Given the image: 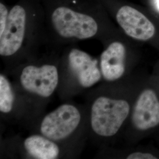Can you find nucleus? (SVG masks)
I'll return each mask as SVG.
<instances>
[{"label":"nucleus","instance_id":"6e6552de","mask_svg":"<svg viewBox=\"0 0 159 159\" xmlns=\"http://www.w3.org/2000/svg\"><path fill=\"white\" fill-rule=\"evenodd\" d=\"M127 50L120 41L110 43L100 58V70L103 78L108 82L122 79L128 70Z\"/></svg>","mask_w":159,"mask_h":159},{"label":"nucleus","instance_id":"ddd939ff","mask_svg":"<svg viewBox=\"0 0 159 159\" xmlns=\"http://www.w3.org/2000/svg\"><path fill=\"white\" fill-rule=\"evenodd\" d=\"M153 137L154 138L156 139V140L159 144V131L155 135H154Z\"/></svg>","mask_w":159,"mask_h":159},{"label":"nucleus","instance_id":"f03ea898","mask_svg":"<svg viewBox=\"0 0 159 159\" xmlns=\"http://www.w3.org/2000/svg\"><path fill=\"white\" fill-rule=\"evenodd\" d=\"M139 91L127 97V94L98 97L91 107V125L94 132L104 138L116 136L129 121Z\"/></svg>","mask_w":159,"mask_h":159},{"label":"nucleus","instance_id":"f8f14e48","mask_svg":"<svg viewBox=\"0 0 159 159\" xmlns=\"http://www.w3.org/2000/svg\"><path fill=\"white\" fill-rule=\"evenodd\" d=\"M8 12L6 6L0 4V34L2 33L6 27V23L8 17Z\"/></svg>","mask_w":159,"mask_h":159},{"label":"nucleus","instance_id":"4468645a","mask_svg":"<svg viewBox=\"0 0 159 159\" xmlns=\"http://www.w3.org/2000/svg\"><path fill=\"white\" fill-rule=\"evenodd\" d=\"M157 6L158 9H159V0H157Z\"/></svg>","mask_w":159,"mask_h":159},{"label":"nucleus","instance_id":"20e7f679","mask_svg":"<svg viewBox=\"0 0 159 159\" xmlns=\"http://www.w3.org/2000/svg\"><path fill=\"white\" fill-rule=\"evenodd\" d=\"M80 120L81 115L77 108L70 104H63L44 117L41 132L52 140H62L76 129Z\"/></svg>","mask_w":159,"mask_h":159},{"label":"nucleus","instance_id":"423d86ee","mask_svg":"<svg viewBox=\"0 0 159 159\" xmlns=\"http://www.w3.org/2000/svg\"><path fill=\"white\" fill-rule=\"evenodd\" d=\"M116 20L125 34L134 40L150 41L157 35V29L148 17L130 6H123L116 15Z\"/></svg>","mask_w":159,"mask_h":159},{"label":"nucleus","instance_id":"1a4fd4ad","mask_svg":"<svg viewBox=\"0 0 159 159\" xmlns=\"http://www.w3.org/2000/svg\"><path fill=\"white\" fill-rule=\"evenodd\" d=\"M68 64L71 71L84 87H90L98 82L102 72L98 62L84 51L73 49L68 56Z\"/></svg>","mask_w":159,"mask_h":159},{"label":"nucleus","instance_id":"39448f33","mask_svg":"<svg viewBox=\"0 0 159 159\" xmlns=\"http://www.w3.org/2000/svg\"><path fill=\"white\" fill-rule=\"evenodd\" d=\"M20 81L26 90L40 96L48 97L57 87L58 71L52 65H44L40 67L29 66L23 69Z\"/></svg>","mask_w":159,"mask_h":159},{"label":"nucleus","instance_id":"f257e3e1","mask_svg":"<svg viewBox=\"0 0 159 159\" xmlns=\"http://www.w3.org/2000/svg\"><path fill=\"white\" fill-rule=\"evenodd\" d=\"M133 142L153 137L159 131V61L153 66L139 89L129 119Z\"/></svg>","mask_w":159,"mask_h":159},{"label":"nucleus","instance_id":"7ed1b4c3","mask_svg":"<svg viewBox=\"0 0 159 159\" xmlns=\"http://www.w3.org/2000/svg\"><path fill=\"white\" fill-rule=\"evenodd\" d=\"M51 21L57 33L64 38L87 39L98 31L97 23L93 18L66 7L56 8L52 14Z\"/></svg>","mask_w":159,"mask_h":159},{"label":"nucleus","instance_id":"0eeeda50","mask_svg":"<svg viewBox=\"0 0 159 159\" xmlns=\"http://www.w3.org/2000/svg\"><path fill=\"white\" fill-rule=\"evenodd\" d=\"M26 12L21 6H15L9 12L6 27L0 34V54L10 56L23 44L25 31Z\"/></svg>","mask_w":159,"mask_h":159},{"label":"nucleus","instance_id":"9b49d317","mask_svg":"<svg viewBox=\"0 0 159 159\" xmlns=\"http://www.w3.org/2000/svg\"><path fill=\"white\" fill-rule=\"evenodd\" d=\"M14 96L8 80L2 74L0 75V111L8 113L13 107Z\"/></svg>","mask_w":159,"mask_h":159},{"label":"nucleus","instance_id":"9d476101","mask_svg":"<svg viewBox=\"0 0 159 159\" xmlns=\"http://www.w3.org/2000/svg\"><path fill=\"white\" fill-rule=\"evenodd\" d=\"M24 147L28 153L36 159H56L60 152L56 143L39 135L27 138L24 141Z\"/></svg>","mask_w":159,"mask_h":159}]
</instances>
